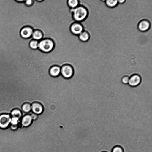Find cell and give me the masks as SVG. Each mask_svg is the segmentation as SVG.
I'll return each mask as SVG.
<instances>
[{
  "label": "cell",
  "instance_id": "cell-1",
  "mask_svg": "<svg viewBox=\"0 0 152 152\" xmlns=\"http://www.w3.org/2000/svg\"><path fill=\"white\" fill-rule=\"evenodd\" d=\"M71 11L73 19L77 22L83 21L88 15L87 10L82 5L73 9H71Z\"/></svg>",
  "mask_w": 152,
  "mask_h": 152
},
{
  "label": "cell",
  "instance_id": "cell-2",
  "mask_svg": "<svg viewBox=\"0 0 152 152\" xmlns=\"http://www.w3.org/2000/svg\"><path fill=\"white\" fill-rule=\"evenodd\" d=\"M54 47L53 41L50 39L45 38L38 42V49L45 53L51 51Z\"/></svg>",
  "mask_w": 152,
  "mask_h": 152
},
{
  "label": "cell",
  "instance_id": "cell-3",
  "mask_svg": "<svg viewBox=\"0 0 152 152\" xmlns=\"http://www.w3.org/2000/svg\"><path fill=\"white\" fill-rule=\"evenodd\" d=\"M11 117L8 114L4 113L0 115V129H6L10 125Z\"/></svg>",
  "mask_w": 152,
  "mask_h": 152
},
{
  "label": "cell",
  "instance_id": "cell-4",
  "mask_svg": "<svg viewBox=\"0 0 152 152\" xmlns=\"http://www.w3.org/2000/svg\"><path fill=\"white\" fill-rule=\"evenodd\" d=\"M73 74V68L69 64H65L61 68V74L65 78H70L72 77Z\"/></svg>",
  "mask_w": 152,
  "mask_h": 152
},
{
  "label": "cell",
  "instance_id": "cell-5",
  "mask_svg": "<svg viewBox=\"0 0 152 152\" xmlns=\"http://www.w3.org/2000/svg\"><path fill=\"white\" fill-rule=\"evenodd\" d=\"M33 31L34 29L31 27L26 26L21 29L20 35L23 38L28 39L31 37Z\"/></svg>",
  "mask_w": 152,
  "mask_h": 152
},
{
  "label": "cell",
  "instance_id": "cell-6",
  "mask_svg": "<svg viewBox=\"0 0 152 152\" xmlns=\"http://www.w3.org/2000/svg\"><path fill=\"white\" fill-rule=\"evenodd\" d=\"M70 30L73 34L78 36L83 31V27L80 23L75 22L71 25Z\"/></svg>",
  "mask_w": 152,
  "mask_h": 152
},
{
  "label": "cell",
  "instance_id": "cell-7",
  "mask_svg": "<svg viewBox=\"0 0 152 152\" xmlns=\"http://www.w3.org/2000/svg\"><path fill=\"white\" fill-rule=\"evenodd\" d=\"M141 78L140 76L137 74L132 75L129 78L128 83L132 87H134L138 86L140 83Z\"/></svg>",
  "mask_w": 152,
  "mask_h": 152
},
{
  "label": "cell",
  "instance_id": "cell-8",
  "mask_svg": "<svg viewBox=\"0 0 152 152\" xmlns=\"http://www.w3.org/2000/svg\"><path fill=\"white\" fill-rule=\"evenodd\" d=\"M31 110L33 113L39 115L42 113L43 108L42 105L40 103L35 102L31 105Z\"/></svg>",
  "mask_w": 152,
  "mask_h": 152
},
{
  "label": "cell",
  "instance_id": "cell-9",
  "mask_svg": "<svg viewBox=\"0 0 152 152\" xmlns=\"http://www.w3.org/2000/svg\"><path fill=\"white\" fill-rule=\"evenodd\" d=\"M32 121L33 120L30 114H26L22 118L21 123L23 127H27L31 125Z\"/></svg>",
  "mask_w": 152,
  "mask_h": 152
},
{
  "label": "cell",
  "instance_id": "cell-10",
  "mask_svg": "<svg viewBox=\"0 0 152 152\" xmlns=\"http://www.w3.org/2000/svg\"><path fill=\"white\" fill-rule=\"evenodd\" d=\"M138 27L140 31H145L150 28V23L147 20H142L139 23Z\"/></svg>",
  "mask_w": 152,
  "mask_h": 152
},
{
  "label": "cell",
  "instance_id": "cell-11",
  "mask_svg": "<svg viewBox=\"0 0 152 152\" xmlns=\"http://www.w3.org/2000/svg\"><path fill=\"white\" fill-rule=\"evenodd\" d=\"M61 68L59 66H52L49 70L50 75L53 77L58 76L61 74Z\"/></svg>",
  "mask_w": 152,
  "mask_h": 152
},
{
  "label": "cell",
  "instance_id": "cell-12",
  "mask_svg": "<svg viewBox=\"0 0 152 152\" xmlns=\"http://www.w3.org/2000/svg\"><path fill=\"white\" fill-rule=\"evenodd\" d=\"M31 37L32 39L36 41H40L43 39V35L40 30L35 29L34 30Z\"/></svg>",
  "mask_w": 152,
  "mask_h": 152
},
{
  "label": "cell",
  "instance_id": "cell-13",
  "mask_svg": "<svg viewBox=\"0 0 152 152\" xmlns=\"http://www.w3.org/2000/svg\"><path fill=\"white\" fill-rule=\"evenodd\" d=\"M78 37L80 41L85 42L88 40L90 38V35L87 31H83L78 35Z\"/></svg>",
  "mask_w": 152,
  "mask_h": 152
},
{
  "label": "cell",
  "instance_id": "cell-14",
  "mask_svg": "<svg viewBox=\"0 0 152 152\" xmlns=\"http://www.w3.org/2000/svg\"><path fill=\"white\" fill-rule=\"evenodd\" d=\"M67 3L68 6L71 9L75 8L79 4V1L77 0H67Z\"/></svg>",
  "mask_w": 152,
  "mask_h": 152
},
{
  "label": "cell",
  "instance_id": "cell-15",
  "mask_svg": "<svg viewBox=\"0 0 152 152\" xmlns=\"http://www.w3.org/2000/svg\"><path fill=\"white\" fill-rule=\"evenodd\" d=\"M22 116V113L21 110L18 109H15L11 112V117H18L20 119Z\"/></svg>",
  "mask_w": 152,
  "mask_h": 152
},
{
  "label": "cell",
  "instance_id": "cell-16",
  "mask_svg": "<svg viewBox=\"0 0 152 152\" xmlns=\"http://www.w3.org/2000/svg\"><path fill=\"white\" fill-rule=\"evenodd\" d=\"M21 108L23 112L28 113L30 112L31 110V105L29 103L26 102L22 105Z\"/></svg>",
  "mask_w": 152,
  "mask_h": 152
},
{
  "label": "cell",
  "instance_id": "cell-17",
  "mask_svg": "<svg viewBox=\"0 0 152 152\" xmlns=\"http://www.w3.org/2000/svg\"><path fill=\"white\" fill-rule=\"evenodd\" d=\"M38 42L34 40H31L29 43V45L31 49L36 50L38 49Z\"/></svg>",
  "mask_w": 152,
  "mask_h": 152
},
{
  "label": "cell",
  "instance_id": "cell-18",
  "mask_svg": "<svg viewBox=\"0 0 152 152\" xmlns=\"http://www.w3.org/2000/svg\"><path fill=\"white\" fill-rule=\"evenodd\" d=\"M105 1L107 6L110 7H115L118 3V0H107Z\"/></svg>",
  "mask_w": 152,
  "mask_h": 152
},
{
  "label": "cell",
  "instance_id": "cell-19",
  "mask_svg": "<svg viewBox=\"0 0 152 152\" xmlns=\"http://www.w3.org/2000/svg\"><path fill=\"white\" fill-rule=\"evenodd\" d=\"M123 147H121L118 145L115 146L112 149L111 152H124Z\"/></svg>",
  "mask_w": 152,
  "mask_h": 152
},
{
  "label": "cell",
  "instance_id": "cell-20",
  "mask_svg": "<svg viewBox=\"0 0 152 152\" xmlns=\"http://www.w3.org/2000/svg\"><path fill=\"white\" fill-rule=\"evenodd\" d=\"M20 118L18 117H11V121L10 125H18Z\"/></svg>",
  "mask_w": 152,
  "mask_h": 152
},
{
  "label": "cell",
  "instance_id": "cell-21",
  "mask_svg": "<svg viewBox=\"0 0 152 152\" xmlns=\"http://www.w3.org/2000/svg\"><path fill=\"white\" fill-rule=\"evenodd\" d=\"M129 79V77L128 76L125 75L122 78L121 81L123 83L126 84L128 83Z\"/></svg>",
  "mask_w": 152,
  "mask_h": 152
},
{
  "label": "cell",
  "instance_id": "cell-22",
  "mask_svg": "<svg viewBox=\"0 0 152 152\" xmlns=\"http://www.w3.org/2000/svg\"><path fill=\"white\" fill-rule=\"evenodd\" d=\"M33 3L34 0H25L24 2L25 5L28 7L31 6L32 5Z\"/></svg>",
  "mask_w": 152,
  "mask_h": 152
},
{
  "label": "cell",
  "instance_id": "cell-23",
  "mask_svg": "<svg viewBox=\"0 0 152 152\" xmlns=\"http://www.w3.org/2000/svg\"><path fill=\"white\" fill-rule=\"evenodd\" d=\"M30 115L33 120H36L38 118V115L33 113L30 114Z\"/></svg>",
  "mask_w": 152,
  "mask_h": 152
},
{
  "label": "cell",
  "instance_id": "cell-24",
  "mask_svg": "<svg viewBox=\"0 0 152 152\" xmlns=\"http://www.w3.org/2000/svg\"><path fill=\"white\" fill-rule=\"evenodd\" d=\"M15 1L19 3H22V2H24L25 0H15Z\"/></svg>",
  "mask_w": 152,
  "mask_h": 152
},
{
  "label": "cell",
  "instance_id": "cell-25",
  "mask_svg": "<svg viewBox=\"0 0 152 152\" xmlns=\"http://www.w3.org/2000/svg\"><path fill=\"white\" fill-rule=\"evenodd\" d=\"M126 1L125 0H118V2L122 4V3H123L125 1Z\"/></svg>",
  "mask_w": 152,
  "mask_h": 152
},
{
  "label": "cell",
  "instance_id": "cell-26",
  "mask_svg": "<svg viewBox=\"0 0 152 152\" xmlns=\"http://www.w3.org/2000/svg\"><path fill=\"white\" fill-rule=\"evenodd\" d=\"M107 152L106 151H103V152Z\"/></svg>",
  "mask_w": 152,
  "mask_h": 152
}]
</instances>
